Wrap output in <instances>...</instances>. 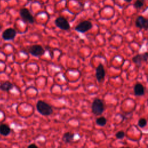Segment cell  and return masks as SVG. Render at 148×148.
<instances>
[{
  "label": "cell",
  "instance_id": "cell-6",
  "mask_svg": "<svg viewBox=\"0 0 148 148\" xmlns=\"http://www.w3.org/2000/svg\"><path fill=\"white\" fill-rule=\"evenodd\" d=\"M56 26L63 30H68L70 28V24L68 20L63 17H59L55 20Z\"/></svg>",
  "mask_w": 148,
  "mask_h": 148
},
{
  "label": "cell",
  "instance_id": "cell-8",
  "mask_svg": "<svg viewBox=\"0 0 148 148\" xmlns=\"http://www.w3.org/2000/svg\"><path fill=\"white\" fill-rule=\"evenodd\" d=\"M105 76V71L104 66L100 64L95 70V77L98 82H101Z\"/></svg>",
  "mask_w": 148,
  "mask_h": 148
},
{
  "label": "cell",
  "instance_id": "cell-4",
  "mask_svg": "<svg viewBox=\"0 0 148 148\" xmlns=\"http://www.w3.org/2000/svg\"><path fill=\"white\" fill-rule=\"evenodd\" d=\"M20 15L23 20L30 24L34 23V18L27 8H22L20 10Z\"/></svg>",
  "mask_w": 148,
  "mask_h": 148
},
{
  "label": "cell",
  "instance_id": "cell-9",
  "mask_svg": "<svg viewBox=\"0 0 148 148\" xmlns=\"http://www.w3.org/2000/svg\"><path fill=\"white\" fill-rule=\"evenodd\" d=\"M16 36V31L12 28L6 29L2 34V37L5 41L13 40Z\"/></svg>",
  "mask_w": 148,
  "mask_h": 148
},
{
  "label": "cell",
  "instance_id": "cell-1",
  "mask_svg": "<svg viewBox=\"0 0 148 148\" xmlns=\"http://www.w3.org/2000/svg\"><path fill=\"white\" fill-rule=\"evenodd\" d=\"M36 108L38 112L45 116H50L53 113L52 106L42 100H39L37 102Z\"/></svg>",
  "mask_w": 148,
  "mask_h": 148
},
{
  "label": "cell",
  "instance_id": "cell-11",
  "mask_svg": "<svg viewBox=\"0 0 148 148\" xmlns=\"http://www.w3.org/2000/svg\"><path fill=\"white\" fill-rule=\"evenodd\" d=\"M134 91L136 96H142L145 94V87L141 83H138L134 86Z\"/></svg>",
  "mask_w": 148,
  "mask_h": 148
},
{
  "label": "cell",
  "instance_id": "cell-7",
  "mask_svg": "<svg viewBox=\"0 0 148 148\" xmlns=\"http://www.w3.org/2000/svg\"><path fill=\"white\" fill-rule=\"evenodd\" d=\"M148 60V52H145L142 54H138L132 58V61L138 67H141L143 62H146Z\"/></svg>",
  "mask_w": 148,
  "mask_h": 148
},
{
  "label": "cell",
  "instance_id": "cell-14",
  "mask_svg": "<svg viewBox=\"0 0 148 148\" xmlns=\"http://www.w3.org/2000/svg\"><path fill=\"white\" fill-rule=\"evenodd\" d=\"M14 88V85L9 81L4 82L0 84V90L3 91L8 92Z\"/></svg>",
  "mask_w": 148,
  "mask_h": 148
},
{
  "label": "cell",
  "instance_id": "cell-18",
  "mask_svg": "<svg viewBox=\"0 0 148 148\" xmlns=\"http://www.w3.org/2000/svg\"><path fill=\"white\" fill-rule=\"evenodd\" d=\"M124 137H125V133H124V132L123 131H118V132L116 134V137L118 139H123Z\"/></svg>",
  "mask_w": 148,
  "mask_h": 148
},
{
  "label": "cell",
  "instance_id": "cell-12",
  "mask_svg": "<svg viewBox=\"0 0 148 148\" xmlns=\"http://www.w3.org/2000/svg\"><path fill=\"white\" fill-rule=\"evenodd\" d=\"M11 132V128L8 124L4 123L0 124V134L6 137L9 135Z\"/></svg>",
  "mask_w": 148,
  "mask_h": 148
},
{
  "label": "cell",
  "instance_id": "cell-16",
  "mask_svg": "<svg viewBox=\"0 0 148 148\" xmlns=\"http://www.w3.org/2000/svg\"><path fill=\"white\" fill-rule=\"evenodd\" d=\"M144 3H145V0H136L134 4V7L136 9L141 8L144 5Z\"/></svg>",
  "mask_w": 148,
  "mask_h": 148
},
{
  "label": "cell",
  "instance_id": "cell-22",
  "mask_svg": "<svg viewBox=\"0 0 148 148\" xmlns=\"http://www.w3.org/2000/svg\"><path fill=\"white\" fill-rule=\"evenodd\" d=\"M27 1H32V0H27Z\"/></svg>",
  "mask_w": 148,
  "mask_h": 148
},
{
  "label": "cell",
  "instance_id": "cell-5",
  "mask_svg": "<svg viewBox=\"0 0 148 148\" xmlns=\"http://www.w3.org/2000/svg\"><path fill=\"white\" fill-rule=\"evenodd\" d=\"M29 52L31 55L35 57H40L45 53L43 47L39 45H34L31 46L29 49Z\"/></svg>",
  "mask_w": 148,
  "mask_h": 148
},
{
  "label": "cell",
  "instance_id": "cell-20",
  "mask_svg": "<svg viewBox=\"0 0 148 148\" xmlns=\"http://www.w3.org/2000/svg\"><path fill=\"white\" fill-rule=\"evenodd\" d=\"M124 1L127 3H130V2L132 1V0H124Z\"/></svg>",
  "mask_w": 148,
  "mask_h": 148
},
{
  "label": "cell",
  "instance_id": "cell-17",
  "mask_svg": "<svg viewBox=\"0 0 148 148\" xmlns=\"http://www.w3.org/2000/svg\"><path fill=\"white\" fill-rule=\"evenodd\" d=\"M147 124V121L144 118H141L139 120L138 122V125L139 127L141 128H143L145 127Z\"/></svg>",
  "mask_w": 148,
  "mask_h": 148
},
{
  "label": "cell",
  "instance_id": "cell-15",
  "mask_svg": "<svg viewBox=\"0 0 148 148\" xmlns=\"http://www.w3.org/2000/svg\"><path fill=\"white\" fill-rule=\"evenodd\" d=\"M107 120L104 117H100L96 119V123L100 126H104L107 124Z\"/></svg>",
  "mask_w": 148,
  "mask_h": 148
},
{
  "label": "cell",
  "instance_id": "cell-21",
  "mask_svg": "<svg viewBox=\"0 0 148 148\" xmlns=\"http://www.w3.org/2000/svg\"><path fill=\"white\" fill-rule=\"evenodd\" d=\"M121 148H130V147H121Z\"/></svg>",
  "mask_w": 148,
  "mask_h": 148
},
{
  "label": "cell",
  "instance_id": "cell-10",
  "mask_svg": "<svg viewBox=\"0 0 148 148\" xmlns=\"http://www.w3.org/2000/svg\"><path fill=\"white\" fill-rule=\"evenodd\" d=\"M135 26L141 29H148V19L142 16H139L136 19Z\"/></svg>",
  "mask_w": 148,
  "mask_h": 148
},
{
  "label": "cell",
  "instance_id": "cell-19",
  "mask_svg": "<svg viewBox=\"0 0 148 148\" xmlns=\"http://www.w3.org/2000/svg\"><path fill=\"white\" fill-rule=\"evenodd\" d=\"M27 148H38V147L35 143H32V144H30V145H28Z\"/></svg>",
  "mask_w": 148,
  "mask_h": 148
},
{
  "label": "cell",
  "instance_id": "cell-3",
  "mask_svg": "<svg viewBox=\"0 0 148 148\" xmlns=\"http://www.w3.org/2000/svg\"><path fill=\"white\" fill-rule=\"evenodd\" d=\"M92 27L93 24L91 22L88 20H84L79 23L75 27V30L80 33H84L91 29Z\"/></svg>",
  "mask_w": 148,
  "mask_h": 148
},
{
  "label": "cell",
  "instance_id": "cell-13",
  "mask_svg": "<svg viewBox=\"0 0 148 148\" xmlns=\"http://www.w3.org/2000/svg\"><path fill=\"white\" fill-rule=\"evenodd\" d=\"M74 134L71 132H67L64 134L62 137V141L65 143H70L74 139Z\"/></svg>",
  "mask_w": 148,
  "mask_h": 148
},
{
  "label": "cell",
  "instance_id": "cell-2",
  "mask_svg": "<svg viewBox=\"0 0 148 148\" xmlns=\"http://www.w3.org/2000/svg\"><path fill=\"white\" fill-rule=\"evenodd\" d=\"M104 109L103 101L99 98H95L91 105V111L93 114L97 116L101 115L104 112Z\"/></svg>",
  "mask_w": 148,
  "mask_h": 148
}]
</instances>
